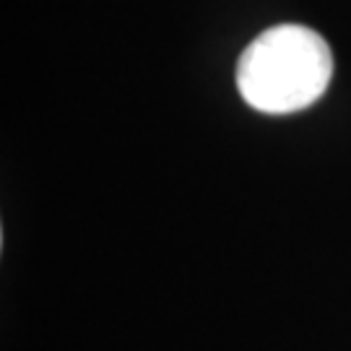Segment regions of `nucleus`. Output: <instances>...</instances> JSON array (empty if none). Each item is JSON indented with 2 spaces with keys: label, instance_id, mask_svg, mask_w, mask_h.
Wrapping results in <instances>:
<instances>
[{
  "label": "nucleus",
  "instance_id": "f257e3e1",
  "mask_svg": "<svg viewBox=\"0 0 351 351\" xmlns=\"http://www.w3.org/2000/svg\"><path fill=\"white\" fill-rule=\"evenodd\" d=\"M333 75L328 42L310 26L278 24L265 29L237 60V88L252 110L287 114L304 110L326 94Z\"/></svg>",
  "mask_w": 351,
  "mask_h": 351
}]
</instances>
